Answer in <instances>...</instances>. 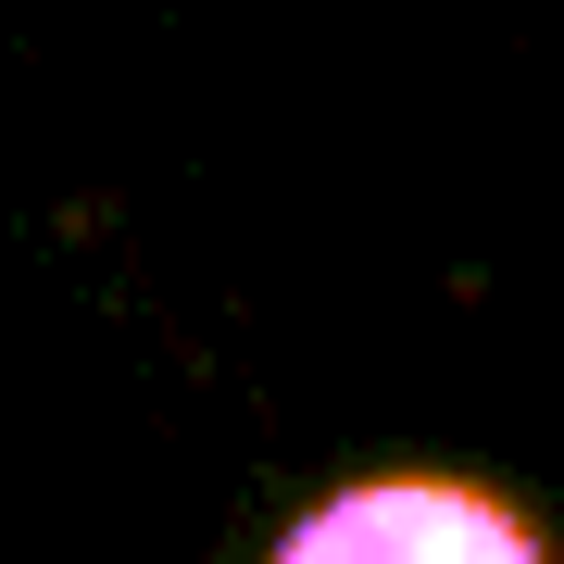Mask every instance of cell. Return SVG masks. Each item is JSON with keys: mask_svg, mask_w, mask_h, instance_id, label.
<instances>
[{"mask_svg": "<svg viewBox=\"0 0 564 564\" xmlns=\"http://www.w3.org/2000/svg\"><path fill=\"white\" fill-rule=\"evenodd\" d=\"M276 564H552L540 527L464 477H377L339 489L314 527H289Z\"/></svg>", "mask_w": 564, "mask_h": 564, "instance_id": "1", "label": "cell"}]
</instances>
